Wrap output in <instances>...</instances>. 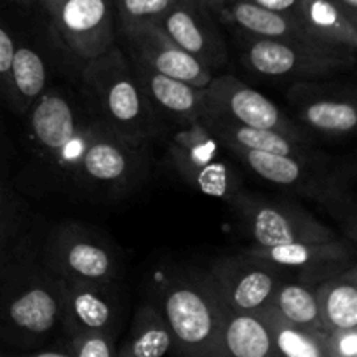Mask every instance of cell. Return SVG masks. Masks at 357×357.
I'll list each match as a JSON object with an SVG mask.
<instances>
[{
  "label": "cell",
  "mask_w": 357,
  "mask_h": 357,
  "mask_svg": "<svg viewBox=\"0 0 357 357\" xmlns=\"http://www.w3.org/2000/svg\"><path fill=\"white\" fill-rule=\"evenodd\" d=\"M59 330V278L31 237L0 264V344L26 354Z\"/></svg>",
  "instance_id": "1"
},
{
  "label": "cell",
  "mask_w": 357,
  "mask_h": 357,
  "mask_svg": "<svg viewBox=\"0 0 357 357\" xmlns=\"http://www.w3.org/2000/svg\"><path fill=\"white\" fill-rule=\"evenodd\" d=\"M82 93L96 117L119 135L150 143L166 132L121 45L84 61Z\"/></svg>",
  "instance_id": "2"
},
{
  "label": "cell",
  "mask_w": 357,
  "mask_h": 357,
  "mask_svg": "<svg viewBox=\"0 0 357 357\" xmlns=\"http://www.w3.org/2000/svg\"><path fill=\"white\" fill-rule=\"evenodd\" d=\"M153 303L176 342V354L223 357L222 324L227 305L209 271H176L160 275Z\"/></svg>",
  "instance_id": "3"
},
{
  "label": "cell",
  "mask_w": 357,
  "mask_h": 357,
  "mask_svg": "<svg viewBox=\"0 0 357 357\" xmlns=\"http://www.w3.org/2000/svg\"><path fill=\"white\" fill-rule=\"evenodd\" d=\"M28 142L31 153L51 176L68 181L100 119L84 93L51 87L28 108Z\"/></svg>",
  "instance_id": "4"
},
{
  "label": "cell",
  "mask_w": 357,
  "mask_h": 357,
  "mask_svg": "<svg viewBox=\"0 0 357 357\" xmlns=\"http://www.w3.org/2000/svg\"><path fill=\"white\" fill-rule=\"evenodd\" d=\"M149 167V143L119 135L100 121L68 181L89 195L121 197L142 183Z\"/></svg>",
  "instance_id": "5"
},
{
  "label": "cell",
  "mask_w": 357,
  "mask_h": 357,
  "mask_svg": "<svg viewBox=\"0 0 357 357\" xmlns=\"http://www.w3.org/2000/svg\"><path fill=\"white\" fill-rule=\"evenodd\" d=\"M225 153V146L201 121L176 128L167 145L169 166L188 187L230 204L244 187L239 171Z\"/></svg>",
  "instance_id": "6"
},
{
  "label": "cell",
  "mask_w": 357,
  "mask_h": 357,
  "mask_svg": "<svg viewBox=\"0 0 357 357\" xmlns=\"http://www.w3.org/2000/svg\"><path fill=\"white\" fill-rule=\"evenodd\" d=\"M243 38L241 59L250 72L271 79L316 80L351 70L356 52L302 40Z\"/></svg>",
  "instance_id": "7"
},
{
  "label": "cell",
  "mask_w": 357,
  "mask_h": 357,
  "mask_svg": "<svg viewBox=\"0 0 357 357\" xmlns=\"http://www.w3.org/2000/svg\"><path fill=\"white\" fill-rule=\"evenodd\" d=\"M49 271L70 281H119L121 260L101 234L82 223H61L40 246Z\"/></svg>",
  "instance_id": "8"
},
{
  "label": "cell",
  "mask_w": 357,
  "mask_h": 357,
  "mask_svg": "<svg viewBox=\"0 0 357 357\" xmlns=\"http://www.w3.org/2000/svg\"><path fill=\"white\" fill-rule=\"evenodd\" d=\"M244 234L253 246H278L298 241H326L340 237L305 208L291 201H278L243 190L232 202Z\"/></svg>",
  "instance_id": "9"
},
{
  "label": "cell",
  "mask_w": 357,
  "mask_h": 357,
  "mask_svg": "<svg viewBox=\"0 0 357 357\" xmlns=\"http://www.w3.org/2000/svg\"><path fill=\"white\" fill-rule=\"evenodd\" d=\"M288 103L289 117L310 138H347L357 126L356 94L345 84L295 80L288 89Z\"/></svg>",
  "instance_id": "10"
},
{
  "label": "cell",
  "mask_w": 357,
  "mask_h": 357,
  "mask_svg": "<svg viewBox=\"0 0 357 357\" xmlns=\"http://www.w3.org/2000/svg\"><path fill=\"white\" fill-rule=\"evenodd\" d=\"M63 44L89 61L117 44L119 30L112 0H38Z\"/></svg>",
  "instance_id": "11"
},
{
  "label": "cell",
  "mask_w": 357,
  "mask_h": 357,
  "mask_svg": "<svg viewBox=\"0 0 357 357\" xmlns=\"http://www.w3.org/2000/svg\"><path fill=\"white\" fill-rule=\"evenodd\" d=\"M201 110L215 112L251 128L282 132L303 145L314 146V138L302 131L279 105L234 75H213L208 86L202 87Z\"/></svg>",
  "instance_id": "12"
},
{
  "label": "cell",
  "mask_w": 357,
  "mask_h": 357,
  "mask_svg": "<svg viewBox=\"0 0 357 357\" xmlns=\"http://www.w3.org/2000/svg\"><path fill=\"white\" fill-rule=\"evenodd\" d=\"M119 281H70L59 278V330L63 335L108 333L119 337L122 321Z\"/></svg>",
  "instance_id": "13"
},
{
  "label": "cell",
  "mask_w": 357,
  "mask_h": 357,
  "mask_svg": "<svg viewBox=\"0 0 357 357\" xmlns=\"http://www.w3.org/2000/svg\"><path fill=\"white\" fill-rule=\"evenodd\" d=\"M209 272L225 305L236 310H257L267 305L288 275L278 265L248 250L234 257L218 258L211 264Z\"/></svg>",
  "instance_id": "14"
},
{
  "label": "cell",
  "mask_w": 357,
  "mask_h": 357,
  "mask_svg": "<svg viewBox=\"0 0 357 357\" xmlns=\"http://www.w3.org/2000/svg\"><path fill=\"white\" fill-rule=\"evenodd\" d=\"M248 251L278 265L298 281L317 286L356 265L354 243L342 237L326 241H298L278 246H251Z\"/></svg>",
  "instance_id": "15"
},
{
  "label": "cell",
  "mask_w": 357,
  "mask_h": 357,
  "mask_svg": "<svg viewBox=\"0 0 357 357\" xmlns=\"http://www.w3.org/2000/svg\"><path fill=\"white\" fill-rule=\"evenodd\" d=\"M225 150L260 180L305 195L317 202L323 197L331 166L335 162L321 152L310 157H295L251 149Z\"/></svg>",
  "instance_id": "16"
},
{
  "label": "cell",
  "mask_w": 357,
  "mask_h": 357,
  "mask_svg": "<svg viewBox=\"0 0 357 357\" xmlns=\"http://www.w3.org/2000/svg\"><path fill=\"white\" fill-rule=\"evenodd\" d=\"M117 30L132 61L195 87H206L213 79V70L174 44L159 24L121 26Z\"/></svg>",
  "instance_id": "17"
},
{
  "label": "cell",
  "mask_w": 357,
  "mask_h": 357,
  "mask_svg": "<svg viewBox=\"0 0 357 357\" xmlns=\"http://www.w3.org/2000/svg\"><path fill=\"white\" fill-rule=\"evenodd\" d=\"M167 37L209 70L222 68L229 59V47L215 14L197 0H174L157 21Z\"/></svg>",
  "instance_id": "18"
},
{
  "label": "cell",
  "mask_w": 357,
  "mask_h": 357,
  "mask_svg": "<svg viewBox=\"0 0 357 357\" xmlns=\"http://www.w3.org/2000/svg\"><path fill=\"white\" fill-rule=\"evenodd\" d=\"M131 63L153 112L166 124V128H183L199 121L202 108V87L164 75L132 59Z\"/></svg>",
  "instance_id": "19"
},
{
  "label": "cell",
  "mask_w": 357,
  "mask_h": 357,
  "mask_svg": "<svg viewBox=\"0 0 357 357\" xmlns=\"http://www.w3.org/2000/svg\"><path fill=\"white\" fill-rule=\"evenodd\" d=\"M199 121L225 149L264 150V152L295 157H310L319 153L314 146L303 145V143L296 142V139L289 138L282 132L239 124V122L230 121V119L215 114V112L201 110Z\"/></svg>",
  "instance_id": "20"
},
{
  "label": "cell",
  "mask_w": 357,
  "mask_h": 357,
  "mask_svg": "<svg viewBox=\"0 0 357 357\" xmlns=\"http://www.w3.org/2000/svg\"><path fill=\"white\" fill-rule=\"evenodd\" d=\"M291 16L314 44L357 51V21L331 0H300Z\"/></svg>",
  "instance_id": "21"
},
{
  "label": "cell",
  "mask_w": 357,
  "mask_h": 357,
  "mask_svg": "<svg viewBox=\"0 0 357 357\" xmlns=\"http://www.w3.org/2000/svg\"><path fill=\"white\" fill-rule=\"evenodd\" d=\"M215 16L218 23L236 30L239 37L310 42L303 35L302 28L298 26L295 17L289 16V14L264 9V7L255 6L248 0H236V2L220 9Z\"/></svg>",
  "instance_id": "22"
},
{
  "label": "cell",
  "mask_w": 357,
  "mask_h": 357,
  "mask_svg": "<svg viewBox=\"0 0 357 357\" xmlns=\"http://www.w3.org/2000/svg\"><path fill=\"white\" fill-rule=\"evenodd\" d=\"M10 105L16 114L24 115L28 108L45 93L49 82L47 63L37 47L14 35V54L10 61Z\"/></svg>",
  "instance_id": "23"
},
{
  "label": "cell",
  "mask_w": 357,
  "mask_h": 357,
  "mask_svg": "<svg viewBox=\"0 0 357 357\" xmlns=\"http://www.w3.org/2000/svg\"><path fill=\"white\" fill-rule=\"evenodd\" d=\"M223 357H275L274 342L257 310L227 307L222 324Z\"/></svg>",
  "instance_id": "24"
},
{
  "label": "cell",
  "mask_w": 357,
  "mask_h": 357,
  "mask_svg": "<svg viewBox=\"0 0 357 357\" xmlns=\"http://www.w3.org/2000/svg\"><path fill=\"white\" fill-rule=\"evenodd\" d=\"M174 352V335L153 302L143 303L132 316L128 337L117 345L119 357H162Z\"/></svg>",
  "instance_id": "25"
},
{
  "label": "cell",
  "mask_w": 357,
  "mask_h": 357,
  "mask_svg": "<svg viewBox=\"0 0 357 357\" xmlns=\"http://www.w3.org/2000/svg\"><path fill=\"white\" fill-rule=\"evenodd\" d=\"M321 324L324 331L357 328V268L349 267L342 274L316 286Z\"/></svg>",
  "instance_id": "26"
},
{
  "label": "cell",
  "mask_w": 357,
  "mask_h": 357,
  "mask_svg": "<svg viewBox=\"0 0 357 357\" xmlns=\"http://www.w3.org/2000/svg\"><path fill=\"white\" fill-rule=\"evenodd\" d=\"M268 326L278 356L286 357H326L324 337L326 331H312L282 317L272 305L257 309Z\"/></svg>",
  "instance_id": "27"
},
{
  "label": "cell",
  "mask_w": 357,
  "mask_h": 357,
  "mask_svg": "<svg viewBox=\"0 0 357 357\" xmlns=\"http://www.w3.org/2000/svg\"><path fill=\"white\" fill-rule=\"evenodd\" d=\"M354 176V164L347 162V160H335L330 176H328L326 187H324V194L319 201V204L337 222H340L345 239H349L351 243H356L357 230L354 187H352Z\"/></svg>",
  "instance_id": "28"
},
{
  "label": "cell",
  "mask_w": 357,
  "mask_h": 357,
  "mask_svg": "<svg viewBox=\"0 0 357 357\" xmlns=\"http://www.w3.org/2000/svg\"><path fill=\"white\" fill-rule=\"evenodd\" d=\"M268 305L274 307L282 317L298 326L312 331H324L321 324L319 303L314 284L302 281H282L268 300Z\"/></svg>",
  "instance_id": "29"
},
{
  "label": "cell",
  "mask_w": 357,
  "mask_h": 357,
  "mask_svg": "<svg viewBox=\"0 0 357 357\" xmlns=\"http://www.w3.org/2000/svg\"><path fill=\"white\" fill-rule=\"evenodd\" d=\"M33 237L30 213L16 192L0 176V264Z\"/></svg>",
  "instance_id": "30"
},
{
  "label": "cell",
  "mask_w": 357,
  "mask_h": 357,
  "mask_svg": "<svg viewBox=\"0 0 357 357\" xmlns=\"http://www.w3.org/2000/svg\"><path fill=\"white\" fill-rule=\"evenodd\" d=\"M117 28L153 24L167 13L174 0H112Z\"/></svg>",
  "instance_id": "31"
},
{
  "label": "cell",
  "mask_w": 357,
  "mask_h": 357,
  "mask_svg": "<svg viewBox=\"0 0 357 357\" xmlns=\"http://www.w3.org/2000/svg\"><path fill=\"white\" fill-rule=\"evenodd\" d=\"M70 357H115L117 338L108 333H73L63 335Z\"/></svg>",
  "instance_id": "32"
},
{
  "label": "cell",
  "mask_w": 357,
  "mask_h": 357,
  "mask_svg": "<svg viewBox=\"0 0 357 357\" xmlns=\"http://www.w3.org/2000/svg\"><path fill=\"white\" fill-rule=\"evenodd\" d=\"M14 54V33L0 14V103L10 105V61Z\"/></svg>",
  "instance_id": "33"
},
{
  "label": "cell",
  "mask_w": 357,
  "mask_h": 357,
  "mask_svg": "<svg viewBox=\"0 0 357 357\" xmlns=\"http://www.w3.org/2000/svg\"><path fill=\"white\" fill-rule=\"evenodd\" d=\"M326 357H356L357 356V328L326 331L324 337Z\"/></svg>",
  "instance_id": "34"
},
{
  "label": "cell",
  "mask_w": 357,
  "mask_h": 357,
  "mask_svg": "<svg viewBox=\"0 0 357 357\" xmlns=\"http://www.w3.org/2000/svg\"><path fill=\"white\" fill-rule=\"evenodd\" d=\"M248 2L264 7V9L274 10V13L289 14L291 16L296 7H298L300 0H248Z\"/></svg>",
  "instance_id": "35"
},
{
  "label": "cell",
  "mask_w": 357,
  "mask_h": 357,
  "mask_svg": "<svg viewBox=\"0 0 357 357\" xmlns=\"http://www.w3.org/2000/svg\"><path fill=\"white\" fill-rule=\"evenodd\" d=\"M331 2L337 3L340 9H344L352 20L357 21V0H331Z\"/></svg>",
  "instance_id": "36"
},
{
  "label": "cell",
  "mask_w": 357,
  "mask_h": 357,
  "mask_svg": "<svg viewBox=\"0 0 357 357\" xmlns=\"http://www.w3.org/2000/svg\"><path fill=\"white\" fill-rule=\"evenodd\" d=\"M197 2H201L202 6L208 7L213 14H216L220 9H223V7L229 6V3L236 2V0H197Z\"/></svg>",
  "instance_id": "37"
},
{
  "label": "cell",
  "mask_w": 357,
  "mask_h": 357,
  "mask_svg": "<svg viewBox=\"0 0 357 357\" xmlns=\"http://www.w3.org/2000/svg\"><path fill=\"white\" fill-rule=\"evenodd\" d=\"M20 6H33L35 2H38V0H16Z\"/></svg>",
  "instance_id": "38"
},
{
  "label": "cell",
  "mask_w": 357,
  "mask_h": 357,
  "mask_svg": "<svg viewBox=\"0 0 357 357\" xmlns=\"http://www.w3.org/2000/svg\"><path fill=\"white\" fill-rule=\"evenodd\" d=\"M0 153H2V149H0Z\"/></svg>",
  "instance_id": "39"
}]
</instances>
